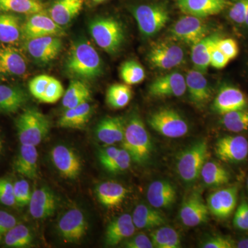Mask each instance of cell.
I'll use <instances>...</instances> for the list:
<instances>
[{"label":"cell","mask_w":248,"mask_h":248,"mask_svg":"<svg viewBox=\"0 0 248 248\" xmlns=\"http://www.w3.org/2000/svg\"><path fill=\"white\" fill-rule=\"evenodd\" d=\"M28 95L17 86L0 85V112L14 113L27 102Z\"/></svg>","instance_id":"f1b7e54d"},{"label":"cell","mask_w":248,"mask_h":248,"mask_svg":"<svg viewBox=\"0 0 248 248\" xmlns=\"http://www.w3.org/2000/svg\"><path fill=\"white\" fill-rule=\"evenodd\" d=\"M17 224V218L14 215L0 210V242L4 239L6 233Z\"/></svg>","instance_id":"816d5d0a"},{"label":"cell","mask_w":248,"mask_h":248,"mask_svg":"<svg viewBox=\"0 0 248 248\" xmlns=\"http://www.w3.org/2000/svg\"><path fill=\"white\" fill-rule=\"evenodd\" d=\"M20 19L9 14H0V42L14 44L19 41L22 35Z\"/></svg>","instance_id":"d6a6232c"},{"label":"cell","mask_w":248,"mask_h":248,"mask_svg":"<svg viewBox=\"0 0 248 248\" xmlns=\"http://www.w3.org/2000/svg\"><path fill=\"white\" fill-rule=\"evenodd\" d=\"M66 70L76 78L93 79L102 73V61L90 42L80 40L72 47L66 61Z\"/></svg>","instance_id":"6da1fadb"},{"label":"cell","mask_w":248,"mask_h":248,"mask_svg":"<svg viewBox=\"0 0 248 248\" xmlns=\"http://www.w3.org/2000/svg\"><path fill=\"white\" fill-rule=\"evenodd\" d=\"M247 186H248V180H247Z\"/></svg>","instance_id":"94428289"},{"label":"cell","mask_w":248,"mask_h":248,"mask_svg":"<svg viewBox=\"0 0 248 248\" xmlns=\"http://www.w3.org/2000/svg\"><path fill=\"white\" fill-rule=\"evenodd\" d=\"M22 32V35L27 40L45 36L60 35L63 30L51 17L38 13L32 14L23 24Z\"/></svg>","instance_id":"e0dca14e"},{"label":"cell","mask_w":248,"mask_h":248,"mask_svg":"<svg viewBox=\"0 0 248 248\" xmlns=\"http://www.w3.org/2000/svg\"><path fill=\"white\" fill-rule=\"evenodd\" d=\"M146 197L150 205L153 208H169L175 202L177 191L174 186L168 181H155L150 184Z\"/></svg>","instance_id":"603a6c76"},{"label":"cell","mask_w":248,"mask_h":248,"mask_svg":"<svg viewBox=\"0 0 248 248\" xmlns=\"http://www.w3.org/2000/svg\"><path fill=\"white\" fill-rule=\"evenodd\" d=\"M238 187H226L214 192L207 200L210 213L219 218L226 219L231 217L237 203Z\"/></svg>","instance_id":"4fadbf2b"},{"label":"cell","mask_w":248,"mask_h":248,"mask_svg":"<svg viewBox=\"0 0 248 248\" xmlns=\"http://www.w3.org/2000/svg\"><path fill=\"white\" fill-rule=\"evenodd\" d=\"M229 17L233 22L239 24H244L246 21L247 0H235L229 6Z\"/></svg>","instance_id":"bcb514c9"},{"label":"cell","mask_w":248,"mask_h":248,"mask_svg":"<svg viewBox=\"0 0 248 248\" xmlns=\"http://www.w3.org/2000/svg\"><path fill=\"white\" fill-rule=\"evenodd\" d=\"M236 248H248V237L240 240L239 242L236 244Z\"/></svg>","instance_id":"9f6ffc18"},{"label":"cell","mask_w":248,"mask_h":248,"mask_svg":"<svg viewBox=\"0 0 248 248\" xmlns=\"http://www.w3.org/2000/svg\"><path fill=\"white\" fill-rule=\"evenodd\" d=\"M204 248H234L236 244L231 238L217 236L207 240L202 246Z\"/></svg>","instance_id":"db71d44e"},{"label":"cell","mask_w":248,"mask_h":248,"mask_svg":"<svg viewBox=\"0 0 248 248\" xmlns=\"http://www.w3.org/2000/svg\"><path fill=\"white\" fill-rule=\"evenodd\" d=\"M131 98V89L128 84H112L108 89L107 102L112 108H123L128 105Z\"/></svg>","instance_id":"f35d334b"},{"label":"cell","mask_w":248,"mask_h":248,"mask_svg":"<svg viewBox=\"0 0 248 248\" xmlns=\"http://www.w3.org/2000/svg\"><path fill=\"white\" fill-rule=\"evenodd\" d=\"M148 59L153 68L170 70L184 63L185 53L182 47L175 42L161 41L151 47L148 52Z\"/></svg>","instance_id":"ba28073f"},{"label":"cell","mask_w":248,"mask_h":248,"mask_svg":"<svg viewBox=\"0 0 248 248\" xmlns=\"http://www.w3.org/2000/svg\"><path fill=\"white\" fill-rule=\"evenodd\" d=\"M124 149L130 153L137 164H143L149 159L153 151L151 137L138 114L130 115L125 122L123 141Z\"/></svg>","instance_id":"7a4b0ae2"},{"label":"cell","mask_w":248,"mask_h":248,"mask_svg":"<svg viewBox=\"0 0 248 248\" xmlns=\"http://www.w3.org/2000/svg\"><path fill=\"white\" fill-rule=\"evenodd\" d=\"M93 113V107L89 102L72 108L66 109L58 124L66 128L81 129L89 122Z\"/></svg>","instance_id":"1f68e13d"},{"label":"cell","mask_w":248,"mask_h":248,"mask_svg":"<svg viewBox=\"0 0 248 248\" xmlns=\"http://www.w3.org/2000/svg\"><path fill=\"white\" fill-rule=\"evenodd\" d=\"M27 70V60L19 49L11 46H0V74L22 76Z\"/></svg>","instance_id":"7402d4cb"},{"label":"cell","mask_w":248,"mask_h":248,"mask_svg":"<svg viewBox=\"0 0 248 248\" xmlns=\"http://www.w3.org/2000/svg\"><path fill=\"white\" fill-rule=\"evenodd\" d=\"M128 190L119 183L103 182L96 187L98 200L107 208H115L123 202Z\"/></svg>","instance_id":"4dcf8cb0"},{"label":"cell","mask_w":248,"mask_h":248,"mask_svg":"<svg viewBox=\"0 0 248 248\" xmlns=\"http://www.w3.org/2000/svg\"><path fill=\"white\" fill-rule=\"evenodd\" d=\"M215 154L224 162L237 164L248 156V141L243 136H225L218 139L215 145Z\"/></svg>","instance_id":"8fae6325"},{"label":"cell","mask_w":248,"mask_h":248,"mask_svg":"<svg viewBox=\"0 0 248 248\" xmlns=\"http://www.w3.org/2000/svg\"><path fill=\"white\" fill-rule=\"evenodd\" d=\"M186 91V78L178 72L159 77L149 86L150 94L155 97H181Z\"/></svg>","instance_id":"9a60e30c"},{"label":"cell","mask_w":248,"mask_h":248,"mask_svg":"<svg viewBox=\"0 0 248 248\" xmlns=\"http://www.w3.org/2000/svg\"><path fill=\"white\" fill-rule=\"evenodd\" d=\"M125 247L128 248H153V242L151 237L143 233L137 234L129 238L124 243Z\"/></svg>","instance_id":"f5cc1de1"},{"label":"cell","mask_w":248,"mask_h":248,"mask_svg":"<svg viewBox=\"0 0 248 248\" xmlns=\"http://www.w3.org/2000/svg\"><path fill=\"white\" fill-rule=\"evenodd\" d=\"M209 211L200 194L193 193L182 203L179 210V218L184 226L196 227L206 223Z\"/></svg>","instance_id":"2e32d148"},{"label":"cell","mask_w":248,"mask_h":248,"mask_svg":"<svg viewBox=\"0 0 248 248\" xmlns=\"http://www.w3.org/2000/svg\"><path fill=\"white\" fill-rule=\"evenodd\" d=\"M208 156V143L205 140H199L181 152L177 158V171L183 182H196Z\"/></svg>","instance_id":"277c9868"},{"label":"cell","mask_w":248,"mask_h":248,"mask_svg":"<svg viewBox=\"0 0 248 248\" xmlns=\"http://www.w3.org/2000/svg\"><path fill=\"white\" fill-rule=\"evenodd\" d=\"M89 31L97 46L110 54L117 53L123 45V26L112 17H99L89 24Z\"/></svg>","instance_id":"5b68a950"},{"label":"cell","mask_w":248,"mask_h":248,"mask_svg":"<svg viewBox=\"0 0 248 248\" xmlns=\"http://www.w3.org/2000/svg\"><path fill=\"white\" fill-rule=\"evenodd\" d=\"M14 190L16 205L19 207L29 205L32 195L29 182L24 179L17 181L14 184Z\"/></svg>","instance_id":"7bdbcfd3"},{"label":"cell","mask_w":248,"mask_h":248,"mask_svg":"<svg viewBox=\"0 0 248 248\" xmlns=\"http://www.w3.org/2000/svg\"><path fill=\"white\" fill-rule=\"evenodd\" d=\"M244 93L234 86H224L218 91L213 103L214 110L224 115L232 111L242 110L247 106Z\"/></svg>","instance_id":"ffe728a7"},{"label":"cell","mask_w":248,"mask_h":248,"mask_svg":"<svg viewBox=\"0 0 248 248\" xmlns=\"http://www.w3.org/2000/svg\"><path fill=\"white\" fill-rule=\"evenodd\" d=\"M233 224L236 229L248 231V203L242 200L234 214Z\"/></svg>","instance_id":"7dc6e473"},{"label":"cell","mask_w":248,"mask_h":248,"mask_svg":"<svg viewBox=\"0 0 248 248\" xmlns=\"http://www.w3.org/2000/svg\"><path fill=\"white\" fill-rule=\"evenodd\" d=\"M221 123L227 130L232 133L246 131L248 130V110L242 109L224 114Z\"/></svg>","instance_id":"ab89813d"},{"label":"cell","mask_w":248,"mask_h":248,"mask_svg":"<svg viewBox=\"0 0 248 248\" xmlns=\"http://www.w3.org/2000/svg\"><path fill=\"white\" fill-rule=\"evenodd\" d=\"M43 10V4L37 0H0L1 12L32 15L42 13Z\"/></svg>","instance_id":"8d00e7d4"},{"label":"cell","mask_w":248,"mask_h":248,"mask_svg":"<svg viewBox=\"0 0 248 248\" xmlns=\"http://www.w3.org/2000/svg\"><path fill=\"white\" fill-rule=\"evenodd\" d=\"M170 33L174 40L192 46L209 35V28L202 18L187 15L174 23Z\"/></svg>","instance_id":"9c48e42d"},{"label":"cell","mask_w":248,"mask_h":248,"mask_svg":"<svg viewBox=\"0 0 248 248\" xmlns=\"http://www.w3.org/2000/svg\"><path fill=\"white\" fill-rule=\"evenodd\" d=\"M58 201L53 191L47 187L36 189L29 202V212L35 219H45L56 210Z\"/></svg>","instance_id":"d6986e66"},{"label":"cell","mask_w":248,"mask_h":248,"mask_svg":"<svg viewBox=\"0 0 248 248\" xmlns=\"http://www.w3.org/2000/svg\"><path fill=\"white\" fill-rule=\"evenodd\" d=\"M133 221L138 229H153L164 226L166 218L156 208L149 207L146 204H140L134 210Z\"/></svg>","instance_id":"f546056e"},{"label":"cell","mask_w":248,"mask_h":248,"mask_svg":"<svg viewBox=\"0 0 248 248\" xmlns=\"http://www.w3.org/2000/svg\"><path fill=\"white\" fill-rule=\"evenodd\" d=\"M220 37L217 35H208L192 46L191 60L195 69L202 73L210 65V56Z\"/></svg>","instance_id":"83f0119b"},{"label":"cell","mask_w":248,"mask_h":248,"mask_svg":"<svg viewBox=\"0 0 248 248\" xmlns=\"http://www.w3.org/2000/svg\"><path fill=\"white\" fill-rule=\"evenodd\" d=\"M58 230L62 239L67 242L81 241L88 231V223L84 214L79 209H71L59 220Z\"/></svg>","instance_id":"30bf717a"},{"label":"cell","mask_w":248,"mask_h":248,"mask_svg":"<svg viewBox=\"0 0 248 248\" xmlns=\"http://www.w3.org/2000/svg\"><path fill=\"white\" fill-rule=\"evenodd\" d=\"M244 24L248 27V0H247V10H246V21H245Z\"/></svg>","instance_id":"680465c9"},{"label":"cell","mask_w":248,"mask_h":248,"mask_svg":"<svg viewBox=\"0 0 248 248\" xmlns=\"http://www.w3.org/2000/svg\"><path fill=\"white\" fill-rule=\"evenodd\" d=\"M154 248H179L182 247L180 236L174 228L160 226L150 234Z\"/></svg>","instance_id":"d590c367"},{"label":"cell","mask_w":248,"mask_h":248,"mask_svg":"<svg viewBox=\"0 0 248 248\" xmlns=\"http://www.w3.org/2000/svg\"><path fill=\"white\" fill-rule=\"evenodd\" d=\"M95 2H102V1H105V0H94Z\"/></svg>","instance_id":"91938a15"},{"label":"cell","mask_w":248,"mask_h":248,"mask_svg":"<svg viewBox=\"0 0 248 248\" xmlns=\"http://www.w3.org/2000/svg\"><path fill=\"white\" fill-rule=\"evenodd\" d=\"M3 148H4V142H3L2 138L0 135V155L2 153Z\"/></svg>","instance_id":"6f0895ef"},{"label":"cell","mask_w":248,"mask_h":248,"mask_svg":"<svg viewBox=\"0 0 248 248\" xmlns=\"http://www.w3.org/2000/svg\"><path fill=\"white\" fill-rule=\"evenodd\" d=\"M52 77L42 75L35 77L29 83V91L34 97L41 100Z\"/></svg>","instance_id":"ee69618b"},{"label":"cell","mask_w":248,"mask_h":248,"mask_svg":"<svg viewBox=\"0 0 248 248\" xmlns=\"http://www.w3.org/2000/svg\"><path fill=\"white\" fill-rule=\"evenodd\" d=\"M217 46L230 60L236 58L239 54V46L233 39L220 38L217 42Z\"/></svg>","instance_id":"681fc988"},{"label":"cell","mask_w":248,"mask_h":248,"mask_svg":"<svg viewBox=\"0 0 248 248\" xmlns=\"http://www.w3.org/2000/svg\"><path fill=\"white\" fill-rule=\"evenodd\" d=\"M84 0H56L50 7L49 14L54 22L63 27L79 14Z\"/></svg>","instance_id":"4316f807"},{"label":"cell","mask_w":248,"mask_h":248,"mask_svg":"<svg viewBox=\"0 0 248 248\" xmlns=\"http://www.w3.org/2000/svg\"><path fill=\"white\" fill-rule=\"evenodd\" d=\"M91 91L80 80H73L70 83L62 99V105L66 109L72 108L89 102Z\"/></svg>","instance_id":"836d02e7"},{"label":"cell","mask_w":248,"mask_h":248,"mask_svg":"<svg viewBox=\"0 0 248 248\" xmlns=\"http://www.w3.org/2000/svg\"><path fill=\"white\" fill-rule=\"evenodd\" d=\"M16 126L21 144L36 146L48 135L50 122L40 110L28 108L18 116Z\"/></svg>","instance_id":"3957f363"},{"label":"cell","mask_w":248,"mask_h":248,"mask_svg":"<svg viewBox=\"0 0 248 248\" xmlns=\"http://www.w3.org/2000/svg\"><path fill=\"white\" fill-rule=\"evenodd\" d=\"M131 160V156L126 150L124 148L120 149L113 166L111 168L110 172L118 173L126 170L130 167Z\"/></svg>","instance_id":"f907efd6"},{"label":"cell","mask_w":248,"mask_h":248,"mask_svg":"<svg viewBox=\"0 0 248 248\" xmlns=\"http://www.w3.org/2000/svg\"><path fill=\"white\" fill-rule=\"evenodd\" d=\"M136 227L133 218L129 214H124L109 223L106 231L105 243L107 246H115L124 240L128 239L135 232Z\"/></svg>","instance_id":"d4e9b609"},{"label":"cell","mask_w":248,"mask_h":248,"mask_svg":"<svg viewBox=\"0 0 248 248\" xmlns=\"http://www.w3.org/2000/svg\"><path fill=\"white\" fill-rule=\"evenodd\" d=\"M3 240L7 247L22 248L30 246L33 239L27 226L17 224L6 233Z\"/></svg>","instance_id":"74e56055"},{"label":"cell","mask_w":248,"mask_h":248,"mask_svg":"<svg viewBox=\"0 0 248 248\" xmlns=\"http://www.w3.org/2000/svg\"><path fill=\"white\" fill-rule=\"evenodd\" d=\"M38 153L35 146L21 144L14 163V169L23 177L35 179L37 177Z\"/></svg>","instance_id":"484cf974"},{"label":"cell","mask_w":248,"mask_h":248,"mask_svg":"<svg viewBox=\"0 0 248 248\" xmlns=\"http://www.w3.org/2000/svg\"><path fill=\"white\" fill-rule=\"evenodd\" d=\"M0 203L7 206L16 205L14 184L5 178H0Z\"/></svg>","instance_id":"f6af8a7d"},{"label":"cell","mask_w":248,"mask_h":248,"mask_svg":"<svg viewBox=\"0 0 248 248\" xmlns=\"http://www.w3.org/2000/svg\"><path fill=\"white\" fill-rule=\"evenodd\" d=\"M25 47L29 55L36 61L47 63L60 53L62 42L56 36H45L27 40Z\"/></svg>","instance_id":"5bb4252c"},{"label":"cell","mask_w":248,"mask_h":248,"mask_svg":"<svg viewBox=\"0 0 248 248\" xmlns=\"http://www.w3.org/2000/svg\"><path fill=\"white\" fill-rule=\"evenodd\" d=\"M63 94L64 89L62 83L52 77L40 102L46 104H54L60 100Z\"/></svg>","instance_id":"b9f144b4"},{"label":"cell","mask_w":248,"mask_h":248,"mask_svg":"<svg viewBox=\"0 0 248 248\" xmlns=\"http://www.w3.org/2000/svg\"><path fill=\"white\" fill-rule=\"evenodd\" d=\"M177 4L184 14L203 18L220 14L231 2L230 0H177Z\"/></svg>","instance_id":"ac0fdd59"},{"label":"cell","mask_w":248,"mask_h":248,"mask_svg":"<svg viewBox=\"0 0 248 248\" xmlns=\"http://www.w3.org/2000/svg\"><path fill=\"white\" fill-rule=\"evenodd\" d=\"M120 73L121 78L128 85L140 84L146 77L144 68L135 60L124 62L121 66Z\"/></svg>","instance_id":"60d3db41"},{"label":"cell","mask_w":248,"mask_h":248,"mask_svg":"<svg viewBox=\"0 0 248 248\" xmlns=\"http://www.w3.org/2000/svg\"><path fill=\"white\" fill-rule=\"evenodd\" d=\"M125 121L122 117H108L98 123L95 128L97 140L107 146L123 141Z\"/></svg>","instance_id":"cb8c5ba5"},{"label":"cell","mask_w":248,"mask_h":248,"mask_svg":"<svg viewBox=\"0 0 248 248\" xmlns=\"http://www.w3.org/2000/svg\"><path fill=\"white\" fill-rule=\"evenodd\" d=\"M120 148L114 146H109L107 148H102L99 153V160L104 169L110 172L111 168L113 166L114 162L119 152Z\"/></svg>","instance_id":"c3c4849f"},{"label":"cell","mask_w":248,"mask_h":248,"mask_svg":"<svg viewBox=\"0 0 248 248\" xmlns=\"http://www.w3.org/2000/svg\"><path fill=\"white\" fill-rule=\"evenodd\" d=\"M53 164L62 177L75 179L79 177L81 171L79 156L69 147L58 145L50 153Z\"/></svg>","instance_id":"7c38bea8"},{"label":"cell","mask_w":248,"mask_h":248,"mask_svg":"<svg viewBox=\"0 0 248 248\" xmlns=\"http://www.w3.org/2000/svg\"><path fill=\"white\" fill-rule=\"evenodd\" d=\"M201 177L209 187H219L228 184L231 179L230 173L215 161H206L201 171Z\"/></svg>","instance_id":"e575fe53"},{"label":"cell","mask_w":248,"mask_h":248,"mask_svg":"<svg viewBox=\"0 0 248 248\" xmlns=\"http://www.w3.org/2000/svg\"><path fill=\"white\" fill-rule=\"evenodd\" d=\"M148 123L153 130L169 138H179L188 133L189 125L177 110L164 108L150 115Z\"/></svg>","instance_id":"8992f818"},{"label":"cell","mask_w":248,"mask_h":248,"mask_svg":"<svg viewBox=\"0 0 248 248\" xmlns=\"http://www.w3.org/2000/svg\"><path fill=\"white\" fill-rule=\"evenodd\" d=\"M133 16L143 36L156 35L169 22V10L159 4H142L133 10Z\"/></svg>","instance_id":"52a82bcc"},{"label":"cell","mask_w":248,"mask_h":248,"mask_svg":"<svg viewBox=\"0 0 248 248\" xmlns=\"http://www.w3.org/2000/svg\"><path fill=\"white\" fill-rule=\"evenodd\" d=\"M186 90L191 102L197 107H203L211 98V90L203 73L197 69L190 70L186 78Z\"/></svg>","instance_id":"44dd1931"},{"label":"cell","mask_w":248,"mask_h":248,"mask_svg":"<svg viewBox=\"0 0 248 248\" xmlns=\"http://www.w3.org/2000/svg\"><path fill=\"white\" fill-rule=\"evenodd\" d=\"M229 60L216 46L213 49L210 56V65L217 69H222L228 64Z\"/></svg>","instance_id":"11a10c76"}]
</instances>
